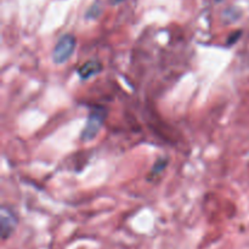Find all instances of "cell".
Segmentation results:
<instances>
[{"label":"cell","mask_w":249,"mask_h":249,"mask_svg":"<svg viewBox=\"0 0 249 249\" xmlns=\"http://www.w3.org/2000/svg\"><path fill=\"white\" fill-rule=\"evenodd\" d=\"M106 117L107 112L102 107H96V108L92 109L88 116L87 124H85V128L82 133V140L85 142L94 140L99 135L100 130H101L102 125L106 121Z\"/></svg>","instance_id":"1"},{"label":"cell","mask_w":249,"mask_h":249,"mask_svg":"<svg viewBox=\"0 0 249 249\" xmlns=\"http://www.w3.org/2000/svg\"><path fill=\"white\" fill-rule=\"evenodd\" d=\"M75 45H77V40H75L74 36L65 34V36H61L53 51V62L56 65H62V63L67 62L71 56L73 55V53H74Z\"/></svg>","instance_id":"2"},{"label":"cell","mask_w":249,"mask_h":249,"mask_svg":"<svg viewBox=\"0 0 249 249\" xmlns=\"http://www.w3.org/2000/svg\"><path fill=\"white\" fill-rule=\"evenodd\" d=\"M17 216L15 215L11 209L2 207L0 209V232H1L2 240H6L14 233L17 228Z\"/></svg>","instance_id":"3"},{"label":"cell","mask_w":249,"mask_h":249,"mask_svg":"<svg viewBox=\"0 0 249 249\" xmlns=\"http://www.w3.org/2000/svg\"><path fill=\"white\" fill-rule=\"evenodd\" d=\"M102 71V65L100 61L97 60H90L82 65L78 70V74L82 79H89V78L94 77V75L99 74Z\"/></svg>","instance_id":"4"},{"label":"cell","mask_w":249,"mask_h":249,"mask_svg":"<svg viewBox=\"0 0 249 249\" xmlns=\"http://www.w3.org/2000/svg\"><path fill=\"white\" fill-rule=\"evenodd\" d=\"M167 164H168L167 158H160V160L155 163V165H153L152 170H151V175H158L160 173H162L163 170L165 169V167H167Z\"/></svg>","instance_id":"5"},{"label":"cell","mask_w":249,"mask_h":249,"mask_svg":"<svg viewBox=\"0 0 249 249\" xmlns=\"http://www.w3.org/2000/svg\"><path fill=\"white\" fill-rule=\"evenodd\" d=\"M119 1H122V0H112V4H117Z\"/></svg>","instance_id":"6"}]
</instances>
